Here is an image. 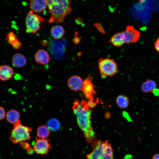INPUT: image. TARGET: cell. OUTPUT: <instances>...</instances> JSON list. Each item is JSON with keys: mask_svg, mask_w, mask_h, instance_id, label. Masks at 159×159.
<instances>
[{"mask_svg": "<svg viewBox=\"0 0 159 159\" xmlns=\"http://www.w3.org/2000/svg\"><path fill=\"white\" fill-rule=\"evenodd\" d=\"M47 126L50 130L53 131H56L60 129V124L59 121L57 119L52 118L48 121Z\"/></svg>", "mask_w": 159, "mask_h": 159, "instance_id": "obj_22", "label": "cell"}, {"mask_svg": "<svg viewBox=\"0 0 159 159\" xmlns=\"http://www.w3.org/2000/svg\"><path fill=\"white\" fill-rule=\"evenodd\" d=\"M13 66L16 67H21L26 64V59L25 56L20 53H16L14 55L12 59Z\"/></svg>", "mask_w": 159, "mask_h": 159, "instance_id": "obj_15", "label": "cell"}, {"mask_svg": "<svg viewBox=\"0 0 159 159\" xmlns=\"http://www.w3.org/2000/svg\"><path fill=\"white\" fill-rule=\"evenodd\" d=\"M140 32L133 26H128L125 30L117 33L111 37L110 42L116 47L125 44H129L137 42L140 36Z\"/></svg>", "mask_w": 159, "mask_h": 159, "instance_id": "obj_3", "label": "cell"}, {"mask_svg": "<svg viewBox=\"0 0 159 159\" xmlns=\"http://www.w3.org/2000/svg\"><path fill=\"white\" fill-rule=\"evenodd\" d=\"M52 147L48 139L38 138H36L33 144L34 150L37 154L44 155L47 154Z\"/></svg>", "mask_w": 159, "mask_h": 159, "instance_id": "obj_8", "label": "cell"}, {"mask_svg": "<svg viewBox=\"0 0 159 159\" xmlns=\"http://www.w3.org/2000/svg\"><path fill=\"white\" fill-rule=\"evenodd\" d=\"M64 28L60 25H56L52 27L50 30V34L54 39H58L62 38L64 34Z\"/></svg>", "mask_w": 159, "mask_h": 159, "instance_id": "obj_18", "label": "cell"}, {"mask_svg": "<svg viewBox=\"0 0 159 159\" xmlns=\"http://www.w3.org/2000/svg\"><path fill=\"white\" fill-rule=\"evenodd\" d=\"M16 35L12 32H10L6 35V39L14 48L20 49L21 47V43L17 39Z\"/></svg>", "mask_w": 159, "mask_h": 159, "instance_id": "obj_17", "label": "cell"}, {"mask_svg": "<svg viewBox=\"0 0 159 159\" xmlns=\"http://www.w3.org/2000/svg\"><path fill=\"white\" fill-rule=\"evenodd\" d=\"M14 71L13 69L7 65L0 66V80L5 81L11 79L13 76Z\"/></svg>", "mask_w": 159, "mask_h": 159, "instance_id": "obj_13", "label": "cell"}, {"mask_svg": "<svg viewBox=\"0 0 159 159\" xmlns=\"http://www.w3.org/2000/svg\"><path fill=\"white\" fill-rule=\"evenodd\" d=\"M103 142L101 140L93 141L92 151L87 155V159H102L103 154Z\"/></svg>", "mask_w": 159, "mask_h": 159, "instance_id": "obj_9", "label": "cell"}, {"mask_svg": "<svg viewBox=\"0 0 159 159\" xmlns=\"http://www.w3.org/2000/svg\"><path fill=\"white\" fill-rule=\"evenodd\" d=\"M21 146L26 149L27 153L29 154L32 153L33 152V149L32 148L29 144L26 142H23L21 144Z\"/></svg>", "mask_w": 159, "mask_h": 159, "instance_id": "obj_23", "label": "cell"}, {"mask_svg": "<svg viewBox=\"0 0 159 159\" xmlns=\"http://www.w3.org/2000/svg\"><path fill=\"white\" fill-rule=\"evenodd\" d=\"M77 33L76 32L75 34L74 37L73 39V42L75 44H78L80 42V39L79 37L77 36Z\"/></svg>", "mask_w": 159, "mask_h": 159, "instance_id": "obj_26", "label": "cell"}, {"mask_svg": "<svg viewBox=\"0 0 159 159\" xmlns=\"http://www.w3.org/2000/svg\"><path fill=\"white\" fill-rule=\"evenodd\" d=\"M152 92H153V94L155 95H159V89L156 88Z\"/></svg>", "mask_w": 159, "mask_h": 159, "instance_id": "obj_28", "label": "cell"}, {"mask_svg": "<svg viewBox=\"0 0 159 159\" xmlns=\"http://www.w3.org/2000/svg\"><path fill=\"white\" fill-rule=\"evenodd\" d=\"M82 90L86 98L89 100L87 102L89 106L91 108L94 107L98 102L95 101L94 100V97L96 93L91 75H88L84 80Z\"/></svg>", "mask_w": 159, "mask_h": 159, "instance_id": "obj_7", "label": "cell"}, {"mask_svg": "<svg viewBox=\"0 0 159 159\" xmlns=\"http://www.w3.org/2000/svg\"><path fill=\"white\" fill-rule=\"evenodd\" d=\"M116 102L118 106L122 109L127 108L129 104L128 98L123 95H118L116 99Z\"/></svg>", "mask_w": 159, "mask_h": 159, "instance_id": "obj_21", "label": "cell"}, {"mask_svg": "<svg viewBox=\"0 0 159 159\" xmlns=\"http://www.w3.org/2000/svg\"><path fill=\"white\" fill-rule=\"evenodd\" d=\"M34 57L37 62L42 65L47 64L50 60L48 52L43 49L38 50L35 54Z\"/></svg>", "mask_w": 159, "mask_h": 159, "instance_id": "obj_11", "label": "cell"}, {"mask_svg": "<svg viewBox=\"0 0 159 159\" xmlns=\"http://www.w3.org/2000/svg\"><path fill=\"white\" fill-rule=\"evenodd\" d=\"M156 82L154 80L147 79L144 82L141 86V89L144 93L152 92L153 91L157 88Z\"/></svg>", "mask_w": 159, "mask_h": 159, "instance_id": "obj_16", "label": "cell"}, {"mask_svg": "<svg viewBox=\"0 0 159 159\" xmlns=\"http://www.w3.org/2000/svg\"><path fill=\"white\" fill-rule=\"evenodd\" d=\"M44 19L34 13L32 11L27 14L26 19V30L27 33L34 34L40 29V25L45 22Z\"/></svg>", "mask_w": 159, "mask_h": 159, "instance_id": "obj_6", "label": "cell"}, {"mask_svg": "<svg viewBox=\"0 0 159 159\" xmlns=\"http://www.w3.org/2000/svg\"><path fill=\"white\" fill-rule=\"evenodd\" d=\"M152 159H159V153L154 154L153 156Z\"/></svg>", "mask_w": 159, "mask_h": 159, "instance_id": "obj_30", "label": "cell"}, {"mask_svg": "<svg viewBox=\"0 0 159 159\" xmlns=\"http://www.w3.org/2000/svg\"><path fill=\"white\" fill-rule=\"evenodd\" d=\"M83 81L79 76L74 75L70 77L67 81L68 87L72 90H82Z\"/></svg>", "mask_w": 159, "mask_h": 159, "instance_id": "obj_10", "label": "cell"}, {"mask_svg": "<svg viewBox=\"0 0 159 159\" xmlns=\"http://www.w3.org/2000/svg\"><path fill=\"white\" fill-rule=\"evenodd\" d=\"M50 17L49 23H61L72 11L70 0H46Z\"/></svg>", "mask_w": 159, "mask_h": 159, "instance_id": "obj_2", "label": "cell"}, {"mask_svg": "<svg viewBox=\"0 0 159 159\" xmlns=\"http://www.w3.org/2000/svg\"><path fill=\"white\" fill-rule=\"evenodd\" d=\"M76 22L78 24H81L82 22V20L81 18H78L76 19Z\"/></svg>", "mask_w": 159, "mask_h": 159, "instance_id": "obj_29", "label": "cell"}, {"mask_svg": "<svg viewBox=\"0 0 159 159\" xmlns=\"http://www.w3.org/2000/svg\"><path fill=\"white\" fill-rule=\"evenodd\" d=\"M98 67L100 75L102 78L112 76L117 73L118 70L116 62L109 58H100L98 60Z\"/></svg>", "mask_w": 159, "mask_h": 159, "instance_id": "obj_5", "label": "cell"}, {"mask_svg": "<svg viewBox=\"0 0 159 159\" xmlns=\"http://www.w3.org/2000/svg\"><path fill=\"white\" fill-rule=\"evenodd\" d=\"M32 131L31 127L25 126L20 122L13 125L10 132V139L15 144L29 141L30 139Z\"/></svg>", "mask_w": 159, "mask_h": 159, "instance_id": "obj_4", "label": "cell"}, {"mask_svg": "<svg viewBox=\"0 0 159 159\" xmlns=\"http://www.w3.org/2000/svg\"><path fill=\"white\" fill-rule=\"evenodd\" d=\"M29 5L33 11L41 12L46 9L47 7V3L46 0H31Z\"/></svg>", "mask_w": 159, "mask_h": 159, "instance_id": "obj_12", "label": "cell"}, {"mask_svg": "<svg viewBox=\"0 0 159 159\" xmlns=\"http://www.w3.org/2000/svg\"><path fill=\"white\" fill-rule=\"evenodd\" d=\"M72 108L77 124L83 131L86 140L88 143L92 142L96 135L92 125L91 108L84 100L81 102L75 100Z\"/></svg>", "mask_w": 159, "mask_h": 159, "instance_id": "obj_1", "label": "cell"}, {"mask_svg": "<svg viewBox=\"0 0 159 159\" xmlns=\"http://www.w3.org/2000/svg\"><path fill=\"white\" fill-rule=\"evenodd\" d=\"M103 154L102 159H114L113 151L110 144L106 141L103 142Z\"/></svg>", "mask_w": 159, "mask_h": 159, "instance_id": "obj_19", "label": "cell"}, {"mask_svg": "<svg viewBox=\"0 0 159 159\" xmlns=\"http://www.w3.org/2000/svg\"><path fill=\"white\" fill-rule=\"evenodd\" d=\"M154 47L156 50L159 52V37L157 38L155 42Z\"/></svg>", "mask_w": 159, "mask_h": 159, "instance_id": "obj_27", "label": "cell"}, {"mask_svg": "<svg viewBox=\"0 0 159 159\" xmlns=\"http://www.w3.org/2000/svg\"><path fill=\"white\" fill-rule=\"evenodd\" d=\"M6 119L9 123L13 125L20 122V114L19 112L15 109H11L6 113Z\"/></svg>", "mask_w": 159, "mask_h": 159, "instance_id": "obj_14", "label": "cell"}, {"mask_svg": "<svg viewBox=\"0 0 159 159\" xmlns=\"http://www.w3.org/2000/svg\"><path fill=\"white\" fill-rule=\"evenodd\" d=\"M42 44L43 45L46 46L47 45V41H44V40L43 41H42Z\"/></svg>", "mask_w": 159, "mask_h": 159, "instance_id": "obj_31", "label": "cell"}, {"mask_svg": "<svg viewBox=\"0 0 159 159\" xmlns=\"http://www.w3.org/2000/svg\"><path fill=\"white\" fill-rule=\"evenodd\" d=\"M37 137L40 139H46L50 134V130L46 126L43 125L39 127L37 131Z\"/></svg>", "mask_w": 159, "mask_h": 159, "instance_id": "obj_20", "label": "cell"}, {"mask_svg": "<svg viewBox=\"0 0 159 159\" xmlns=\"http://www.w3.org/2000/svg\"><path fill=\"white\" fill-rule=\"evenodd\" d=\"M94 26L96 28L98 31L102 34H104L105 32L102 25L99 23H95Z\"/></svg>", "mask_w": 159, "mask_h": 159, "instance_id": "obj_24", "label": "cell"}, {"mask_svg": "<svg viewBox=\"0 0 159 159\" xmlns=\"http://www.w3.org/2000/svg\"><path fill=\"white\" fill-rule=\"evenodd\" d=\"M6 113L4 108L0 106V121L3 120L6 117Z\"/></svg>", "mask_w": 159, "mask_h": 159, "instance_id": "obj_25", "label": "cell"}]
</instances>
